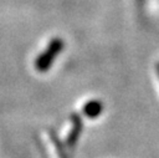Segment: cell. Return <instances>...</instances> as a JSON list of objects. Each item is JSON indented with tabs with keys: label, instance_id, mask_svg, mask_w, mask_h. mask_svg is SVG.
Returning a JSON list of instances; mask_svg holds the SVG:
<instances>
[{
	"label": "cell",
	"instance_id": "cell-1",
	"mask_svg": "<svg viewBox=\"0 0 159 158\" xmlns=\"http://www.w3.org/2000/svg\"><path fill=\"white\" fill-rule=\"evenodd\" d=\"M63 49V40L60 37H53L47 46L43 49V51L35 58V68L39 72H46L53 63L57 55Z\"/></svg>",
	"mask_w": 159,
	"mask_h": 158
},
{
	"label": "cell",
	"instance_id": "cell-2",
	"mask_svg": "<svg viewBox=\"0 0 159 158\" xmlns=\"http://www.w3.org/2000/svg\"><path fill=\"white\" fill-rule=\"evenodd\" d=\"M101 111H102V103L96 100L87 102L83 107V112L87 117H96L101 113Z\"/></svg>",
	"mask_w": 159,
	"mask_h": 158
},
{
	"label": "cell",
	"instance_id": "cell-3",
	"mask_svg": "<svg viewBox=\"0 0 159 158\" xmlns=\"http://www.w3.org/2000/svg\"><path fill=\"white\" fill-rule=\"evenodd\" d=\"M155 70H157V73H158V77H159V62L155 65Z\"/></svg>",
	"mask_w": 159,
	"mask_h": 158
}]
</instances>
